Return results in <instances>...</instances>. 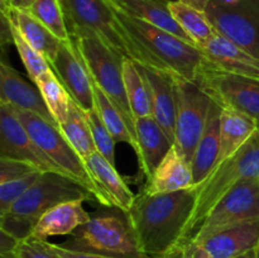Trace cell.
Listing matches in <instances>:
<instances>
[{"mask_svg": "<svg viewBox=\"0 0 259 258\" xmlns=\"http://www.w3.org/2000/svg\"><path fill=\"white\" fill-rule=\"evenodd\" d=\"M196 187L161 195L142 192L126 218L139 249L149 258H175L186 243Z\"/></svg>", "mask_w": 259, "mask_h": 258, "instance_id": "obj_1", "label": "cell"}, {"mask_svg": "<svg viewBox=\"0 0 259 258\" xmlns=\"http://www.w3.org/2000/svg\"><path fill=\"white\" fill-rule=\"evenodd\" d=\"M109 2L123 30L132 60L195 82L202 67L201 51L196 46L131 15L111 0Z\"/></svg>", "mask_w": 259, "mask_h": 258, "instance_id": "obj_2", "label": "cell"}, {"mask_svg": "<svg viewBox=\"0 0 259 258\" xmlns=\"http://www.w3.org/2000/svg\"><path fill=\"white\" fill-rule=\"evenodd\" d=\"M96 201L80 182L56 172H43L38 181L0 217V230L15 239L30 238L38 220L52 207L67 201Z\"/></svg>", "mask_w": 259, "mask_h": 258, "instance_id": "obj_3", "label": "cell"}, {"mask_svg": "<svg viewBox=\"0 0 259 258\" xmlns=\"http://www.w3.org/2000/svg\"><path fill=\"white\" fill-rule=\"evenodd\" d=\"M252 179L259 180V129L237 153L218 164L201 184L195 186L197 196L187 225L186 243L228 191L242 181Z\"/></svg>", "mask_w": 259, "mask_h": 258, "instance_id": "obj_4", "label": "cell"}, {"mask_svg": "<svg viewBox=\"0 0 259 258\" xmlns=\"http://www.w3.org/2000/svg\"><path fill=\"white\" fill-rule=\"evenodd\" d=\"M62 245L111 257L149 258L139 249L125 212L111 207L91 215L90 220L71 233Z\"/></svg>", "mask_w": 259, "mask_h": 258, "instance_id": "obj_5", "label": "cell"}, {"mask_svg": "<svg viewBox=\"0 0 259 258\" xmlns=\"http://www.w3.org/2000/svg\"><path fill=\"white\" fill-rule=\"evenodd\" d=\"M5 105H8V104H5ZM8 106L14 113V115L19 119L20 123L24 125L25 131L32 137L33 141L43 149V152L51 159H53L65 171V174L68 177L76 180L85 189H88L94 195L99 204L105 207H114L111 200L109 199L108 195L103 191V189L99 186L98 182L93 177L86 162L71 146L70 142L66 139V137L63 136L57 125L32 113L20 110V109L14 108L12 105Z\"/></svg>", "mask_w": 259, "mask_h": 258, "instance_id": "obj_6", "label": "cell"}, {"mask_svg": "<svg viewBox=\"0 0 259 258\" xmlns=\"http://www.w3.org/2000/svg\"><path fill=\"white\" fill-rule=\"evenodd\" d=\"M72 39L93 81L120 111L129 131L137 139L136 120L129 106L124 83L123 62L125 57L111 50L108 45L96 37H81Z\"/></svg>", "mask_w": 259, "mask_h": 258, "instance_id": "obj_7", "label": "cell"}, {"mask_svg": "<svg viewBox=\"0 0 259 258\" xmlns=\"http://www.w3.org/2000/svg\"><path fill=\"white\" fill-rule=\"evenodd\" d=\"M71 38L96 37L124 57L128 45L109 0H60Z\"/></svg>", "mask_w": 259, "mask_h": 258, "instance_id": "obj_8", "label": "cell"}, {"mask_svg": "<svg viewBox=\"0 0 259 258\" xmlns=\"http://www.w3.org/2000/svg\"><path fill=\"white\" fill-rule=\"evenodd\" d=\"M176 95L175 146L189 161L201 138L207 123L212 99L195 82L174 76Z\"/></svg>", "mask_w": 259, "mask_h": 258, "instance_id": "obj_9", "label": "cell"}, {"mask_svg": "<svg viewBox=\"0 0 259 258\" xmlns=\"http://www.w3.org/2000/svg\"><path fill=\"white\" fill-rule=\"evenodd\" d=\"M195 83L218 105L245 114L259 125V77L201 67Z\"/></svg>", "mask_w": 259, "mask_h": 258, "instance_id": "obj_10", "label": "cell"}, {"mask_svg": "<svg viewBox=\"0 0 259 258\" xmlns=\"http://www.w3.org/2000/svg\"><path fill=\"white\" fill-rule=\"evenodd\" d=\"M249 220H259V180L254 179L242 181L228 191L187 243H199L219 230Z\"/></svg>", "mask_w": 259, "mask_h": 258, "instance_id": "obj_11", "label": "cell"}, {"mask_svg": "<svg viewBox=\"0 0 259 258\" xmlns=\"http://www.w3.org/2000/svg\"><path fill=\"white\" fill-rule=\"evenodd\" d=\"M205 14L219 34L259 60V0L224 5L211 0Z\"/></svg>", "mask_w": 259, "mask_h": 258, "instance_id": "obj_12", "label": "cell"}, {"mask_svg": "<svg viewBox=\"0 0 259 258\" xmlns=\"http://www.w3.org/2000/svg\"><path fill=\"white\" fill-rule=\"evenodd\" d=\"M0 157L28 162L42 172H56L67 176L33 141L24 125L5 104H0Z\"/></svg>", "mask_w": 259, "mask_h": 258, "instance_id": "obj_13", "label": "cell"}, {"mask_svg": "<svg viewBox=\"0 0 259 258\" xmlns=\"http://www.w3.org/2000/svg\"><path fill=\"white\" fill-rule=\"evenodd\" d=\"M50 66L71 99L85 113L95 109L93 78L72 38L68 42H62L57 56L50 62Z\"/></svg>", "mask_w": 259, "mask_h": 258, "instance_id": "obj_14", "label": "cell"}, {"mask_svg": "<svg viewBox=\"0 0 259 258\" xmlns=\"http://www.w3.org/2000/svg\"><path fill=\"white\" fill-rule=\"evenodd\" d=\"M0 104L32 113L58 126L37 85L30 83L5 60L0 63Z\"/></svg>", "mask_w": 259, "mask_h": 258, "instance_id": "obj_15", "label": "cell"}, {"mask_svg": "<svg viewBox=\"0 0 259 258\" xmlns=\"http://www.w3.org/2000/svg\"><path fill=\"white\" fill-rule=\"evenodd\" d=\"M199 50L202 55V67L259 77V60L218 32Z\"/></svg>", "mask_w": 259, "mask_h": 258, "instance_id": "obj_16", "label": "cell"}, {"mask_svg": "<svg viewBox=\"0 0 259 258\" xmlns=\"http://www.w3.org/2000/svg\"><path fill=\"white\" fill-rule=\"evenodd\" d=\"M259 220L239 223L209 235L199 244L212 258H237L257 248Z\"/></svg>", "mask_w": 259, "mask_h": 258, "instance_id": "obj_17", "label": "cell"}, {"mask_svg": "<svg viewBox=\"0 0 259 258\" xmlns=\"http://www.w3.org/2000/svg\"><path fill=\"white\" fill-rule=\"evenodd\" d=\"M143 75L151 93L153 116L167 136L175 143L176 126V95H175L174 76L141 65Z\"/></svg>", "mask_w": 259, "mask_h": 258, "instance_id": "obj_18", "label": "cell"}, {"mask_svg": "<svg viewBox=\"0 0 259 258\" xmlns=\"http://www.w3.org/2000/svg\"><path fill=\"white\" fill-rule=\"evenodd\" d=\"M191 187H195L191 167L174 144L157 166L151 179L147 180L143 192L148 195H161Z\"/></svg>", "mask_w": 259, "mask_h": 258, "instance_id": "obj_19", "label": "cell"}, {"mask_svg": "<svg viewBox=\"0 0 259 258\" xmlns=\"http://www.w3.org/2000/svg\"><path fill=\"white\" fill-rule=\"evenodd\" d=\"M136 133L139 147L137 154L139 168L146 175L147 180H149L157 166L172 148L174 142L169 139L153 115L136 119Z\"/></svg>", "mask_w": 259, "mask_h": 258, "instance_id": "obj_20", "label": "cell"}, {"mask_svg": "<svg viewBox=\"0 0 259 258\" xmlns=\"http://www.w3.org/2000/svg\"><path fill=\"white\" fill-rule=\"evenodd\" d=\"M91 215L83 207V200L62 202L40 217L30 238L47 240L56 235H70L90 220Z\"/></svg>", "mask_w": 259, "mask_h": 258, "instance_id": "obj_21", "label": "cell"}, {"mask_svg": "<svg viewBox=\"0 0 259 258\" xmlns=\"http://www.w3.org/2000/svg\"><path fill=\"white\" fill-rule=\"evenodd\" d=\"M220 115L222 106L212 101L205 131L190 161L195 186L201 184L218 164L220 153Z\"/></svg>", "mask_w": 259, "mask_h": 258, "instance_id": "obj_22", "label": "cell"}, {"mask_svg": "<svg viewBox=\"0 0 259 258\" xmlns=\"http://www.w3.org/2000/svg\"><path fill=\"white\" fill-rule=\"evenodd\" d=\"M85 162L95 181L111 200L114 207L128 214L137 196L116 171V167L99 152H94Z\"/></svg>", "mask_w": 259, "mask_h": 258, "instance_id": "obj_23", "label": "cell"}, {"mask_svg": "<svg viewBox=\"0 0 259 258\" xmlns=\"http://www.w3.org/2000/svg\"><path fill=\"white\" fill-rule=\"evenodd\" d=\"M2 13L8 15L18 32L23 35V38L35 51H38L48 61V63L55 60L62 46V40L60 38L56 37L47 27H45L27 10L9 8L7 10H2Z\"/></svg>", "mask_w": 259, "mask_h": 258, "instance_id": "obj_24", "label": "cell"}, {"mask_svg": "<svg viewBox=\"0 0 259 258\" xmlns=\"http://www.w3.org/2000/svg\"><path fill=\"white\" fill-rule=\"evenodd\" d=\"M111 2L131 15L172 33L195 46L189 34L182 29L181 25L172 15L169 9L171 0H111Z\"/></svg>", "mask_w": 259, "mask_h": 258, "instance_id": "obj_25", "label": "cell"}, {"mask_svg": "<svg viewBox=\"0 0 259 258\" xmlns=\"http://www.w3.org/2000/svg\"><path fill=\"white\" fill-rule=\"evenodd\" d=\"M258 129V123L250 116L233 109L222 108L220 153L218 164L237 153Z\"/></svg>", "mask_w": 259, "mask_h": 258, "instance_id": "obj_26", "label": "cell"}, {"mask_svg": "<svg viewBox=\"0 0 259 258\" xmlns=\"http://www.w3.org/2000/svg\"><path fill=\"white\" fill-rule=\"evenodd\" d=\"M123 76L126 96L134 120L143 116L153 115L151 93L141 65L132 58L125 57L123 62Z\"/></svg>", "mask_w": 259, "mask_h": 258, "instance_id": "obj_27", "label": "cell"}, {"mask_svg": "<svg viewBox=\"0 0 259 258\" xmlns=\"http://www.w3.org/2000/svg\"><path fill=\"white\" fill-rule=\"evenodd\" d=\"M169 9L176 22L189 34L197 48L206 45L217 33L205 12H200L195 8L189 7L180 0L176 2L171 0Z\"/></svg>", "mask_w": 259, "mask_h": 258, "instance_id": "obj_28", "label": "cell"}, {"mask_svg": "<svg viewBox=\"0 0 259 258\" xmlns=\"http://www.w3.org/2000/svg\"><path fill=\"white\" fill-rule=\"evenodd\" d=\"M61 132L66 137L75 151L82 157L83 161L96 152L90 125L86 119V114L75 101L71 99L70 111L65 121L60 125Z\"/></svg>", "mask_w": 259, "mask_h": 258, "instance_id": "obj_29", "label": "cell"}, {"mask_svg": "<svg viewBox=\"0 0 259 258\" xmlns=\"http://www.w3.org/2000/svg\"><path fill=\"white\" fill-rule=\"evenodd\" d=\"M93 83L94 93H95V109L98 111L99 116L101 118V120H103V123L105 124L108 131L110 132L113 138L116 141V143L123 142V143L129 144L134 149L136 154H138V142H137V139L134 138L133 134L129 131L128 125L124 121L120 111L116 109V106L109 100L108 96L103 93V90L94 81Z\"/></svg>", "mask_w": 259, "mask_h": 258, "instance_id": "obj_30", "label": "cell"}, {"mask_svg": "<svg viewBox=\"0 0 259 258\" xmlns=\"http://www.w3.org/2000/svg\"><path fill=\"white\" fill-rule=\"evenodd\" d=\"M34 83L39 89L48 110L60 126L68 116L71 105L70 94L52 70L40 75Z\"/></svg>", "mask_w": 259, "mask_h": 258, "instance_id": "obj_31", "label": "cell"}, {"mask_svg": "<svg viewBox=\"0 0 259 258\" xmlns=\"http://www.w3.org/2000/svg\"><path fill=\"white\" fill-rule=\"evenodd\" d=\"M62 42L71 40L60 0H35L27 10Z\"/></svg>", "mask_w": 259, "mask_h": 258, "instance_id": "obj_32", "label": "cell"}, {"mask_svg": "<svg viewBox=\"0 0 259 258\" xmlns=\"http://www.w3.org/2000/svg\"><path fill=\"white\" fill-rule=\"evenodd\" d=\"M3 14H4V13H3ZM10 24H12L13 45L17 48L20 60H22L24 67L27 68V72L30 81L34 83L40 75H43V73H46L47 71L51 70L50 63H48V61L46 60L38 51H35L34 48L23 38V35L20 34V33L18 32L17 28L14 27L12 20H10Z\"/></svg>", "mask_w": 259, "mask_h": 258, "instance_id": "obj_33", "label": "cell"}, {"mask_svg": "<svg viewBox=\"0 0 259 258\" xmlns=\"http://www.w3.org/2000/svg\"><path fill=\"white\" fill-rule=\"evenodd\" d=\"M86 114V119L90 125L91 134H93L94 143H95L96 152L105 157L111 164L115 166V144L116 141L113 138L110 132L103 123L101 118L99 116L96 109L88 111Z\"/></svg>", "mask_w": 259, "mask_h": 258, "instance_id": "obj_34", "label": "cell"}, {"mask_svg": "<svg viewBox=\"0 0 259 258\" xmlns=\"http://www.w3.org/2000/svg\"><path fill=\"white\" fill-rule=\"evenodd\" d=\"M42 174L37 171L23 179L0 184V217L9 211L10 207L38 181Z\"/></svg>", "mask_w": 259, "mask_h": 258, "instance_id": "obj_35", "label": "cell"}, {"mask_svg": "<svg viewBox=\"0 0 259 258\" xmlns=\"http://www.w3.org/2000/svg\"><path fill=\"white\" fill-rule=\"evenodd\" d=\"M13 255L15 258H63L50 247L47 240H38L34 238L20 240Z\"/></svg>", "mask_w": 259, "mask_h": 258, "instance_id": "obj_36", "label": "cell"}, {"mask_svg": "<svg viewBox=\"0 0 259 258\" xmlns=\"http://www.w3.org/2000/svg\"><path fill=\"white\" fill-rule=\"evenodd\" d=\"M37 171L39 169L28 162L0 157V184L23 179Z\"/></svg>", "mask_w": 259, "mask_h": 258, "instance_id": "obj_37", "label": "cell"}, {"mask_svg": "<svg viewBox=\"0 0 259 258\" xmlns=\"http://www.w3.org/2000/svg\"><path fill=\"white\" fill-rule=\"evenodd\" d=\"M50 247L52 248L57 254H60L61 257L63 258H120V257H111V255L99 254V253L82 252V250L70 249V248L63 247L62 244H53V243H50Z\"/></svg>", "mask_w": 259, "mask_h": 258, "instance_id": "obj_38", "label": "cell"}, {"mask_svg": "<svg viewBox=\"0 0 259 258\" xmlns=\"http://www.w3.org/2000/svg\"><path fill=\"white\" fill-rule=\"evenodd\" d=\"M179 258H212L201 245L195 243H187L182 247L180 253L177 254Z\"/></svg>", "mask_w": 259, "mask_h": 258, "instance_id": "obj_39", "label": "cell"}, {"mask_svg": "<svg viewBox=\"0 0 259 258\" xmlns=\"http://www.w3.org/2000/svg\"><path fill=\"white\" fill-rule=\"evenodd\" d=\"M19 240L0 230V255H13Z\"/></svg>", "mask_w": 259, "mask_h": 258, "instance_id": "obj_40", "label": "cell"}, {"mask_svg": "<svg viewBox=\"0 0 259 258\" xmlns=\"http://www.w3.org/2000/svg\"><path fill=\"white\" fill-rule=\"evenodd\" d=\"M35 0H2V10L12 9L28 10L33 5Z\"/></svg>", "mask_w": 259, "mask_h": 258, "instance_id": "obj_41", "label": "cell"}, {"mask_svg": "<svg viewBox=\"0 0 259 258\" xmlns=\"http://www.w3.org/2000/svg\"><path fill=\"white\" fill-rule=\"evenodd\" d=\"M184 4L189 5V7L195 8V9L200 10V12H205L207 8V5L210 4L211 0H180Z\"/></svg>", "mask_w": 259, "mask_h": 258, "instance_id": "obj_42", "label": "cell"}, {"mask_svg": "<svg viewBox=\"0 0 259 258\" xmlns=\"http://www.w3.org/2000/svg\"><path fill=\"white\" fill-rule=\"evenodd\" d=\"M237 258H255V249L249 250V252L244 253V254L239 255V257H237Z\"/></svg>", "mask_w": 259, "mask_h": 258, "instance_id": "obj_43", "label": "cell"}, {"mask_svg": "<svg viewBox=\"0 0 259 258\" xmlns=\"http://www.w3.org/2000/svg\"><path fill=\"white\" fill-rule=\"evenodd\" d=\"M218 2L222 3V4H224V5H235V4H238V2H239V0H218Z\"/></svg>", "mask_w": 259, "mask_h": 258, "instance_id": "obj_44", "label": "cell"}, {"mask_svg": "<svg viewBox=\"0 0 259 258\" xmlns=\"http://www.w3.org/2000/svg\"><path fill=\"white\" fill-rule=\"evenodd\" d=\"M255 258H259V243H258L257 248H255Z\"/></svg>", "mask_w": 259, "mask_h": 258, "instance_id": "obj_45", "label": "cell"}, {"mask_svg": "<svg viewBox=\"0 0 259 258\" xmlns=\"http://www.w3.org/2000/svg\"><path fill=\"white\" fill-rule=\"evenodd\" d=\"M0 258H15L14 255H0Z\"/></svg>", "mask_w": 259, "mask_h": 258, "instance_id": "obj_46", "label": "cell"}]
</instances>
